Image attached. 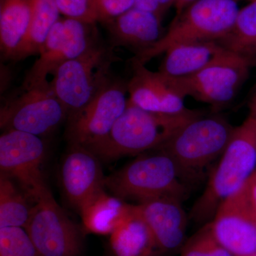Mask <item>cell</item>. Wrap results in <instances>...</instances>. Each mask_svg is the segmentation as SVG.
Returning a JSON list of instances; mask_svg holds the SVG:
<instances>
[{"label":"cell","mask_w":256,"mask_h":256,"mask_svg":"<svg viewBox=\"0 0 256 256\" xmlns=\"http://www.w3.org/2000/svg\"><path fill=\"white\" fill-rule=\"evenodd\" d=\"M182 178L174 160L158 151L139 156L106 178L105 186L122 200L141 203L160 197H172L182 201L188 194Z\"/></svg>","instance_id":"obj_3"},{"label":"cell","mask_w":256,"mask_h":256,"mask_svg":"<svg viewBox=\"0 0 256 256\" xmlns=\"http://www.w3.org/2000/svg\"><path fill=\"white\" fill-rule=\"evenodd\" d=\"M239 10L236 0H197L176 15L156 44L134 58L146 64L175 45L217 42L233 28Z\"/></svg>","instance_id":"obj_4"},{"label":"cell","mask_w":256,"mask_h":256,"mask_svg":"<svg viewBox=\"0 0 256 256\" xmlns=\"http://www.w3.org/2000/svg\"><path fill=\"white\" fill-rule=\"evenodd\" d=\"M255 62L224 50L197 73L184 78H169L183 97L190 96L214 108H220L234 100Z\"/></svg>","instance_id":"obj_7"},{"label":"cell","mask_w":256,"mask_h":256,"mask_svg":"<svg viewBox=\"0 0 256 256\" xmlns=\"http://www.w3.org/2000/svg\"><path fill=\"white\" fill-rule=\"evenodd\" d=\"M0 256H42L26 229L0 228Z\"/></svg>","instance_id":"obj_25"},{"label":"cell","mask_w":256,"mask_h":256,"mask_svg":"<svg viewBox=\"0 0 256 256\" xmlns=\"http://www.w3.org/2000/svg\"><path fill=\"white\" fill-rule=\"evenodd\" d=\"M132 68V77L128 82L130 104L156 114H178L188 110L184 97L173 86L169 77L152 72L134 58Z\"/></svg>","instance_id":"obj_15"},{"label":"cell","mask_w":256,"mask_h":256,"mask_svg":"<svg viewBox=\"0 0 256 256\" xmlns=\"http://www.w3.org/2000/svg\"><path fill=\"white\" fill-rule=\"evenodd\" d=\"M250 1H252V0H250Z\"/></svg>","instance_id":"obj_34"},{"label":"cell","mask_w":256,"mask_h":256,"mask_svg":"<svg viewBox=\"0 0 256 256\" xmlns=\"http://www.w3.org/2000/svg\"><path fill=\"white\" fill-rule=\"evenodd\" d=\"M249 116L256 120V86L255 92H254V96H252L250 102V114H249Z\"/></svg>","instance_id":"obj_32"},{"label":"cell","mask_w":256,"mask_h":256,"mask_svg":"<svg viewBox=\"0 0 256 256\" xmlns=\"http://www.w3.org/2000/svg\"><path fill=\"white\" fill-rule=\"evenodd\" d=\"M174 5V0H134L133 6L152 13L162 18Z\"/></svg>","instance_id":"obj_29"},{"label":"cell","mask_w":256,"mask_h":256,"mask_svg":"<svg viewBox=\"0 0 256 256\" xmlns=\"http://www.w3.org/2000/svg\"><path fill=\"white\" fill-rule=\"evenodd\" d=\"M68 114L50 86H22L2 106L0 127L3 131H22L42 137L54 131Z\"/></svg>","instance_id":"obj_9"},{"label":"cell","mask_w":256,"mask_h":256,"mask_svg":"<svg viewBox=\"0 0 256 256\" xmlns=\"http://www.w3.org/2000/svg\"><path fill=\"white\" fill-rule=\"evenodd\" d=\"M181 202L172 197H160L134 205L150 229L158 248L175 250L184 240L188 220Z\"/></svg>","instance_id":"obj_16"},{"label":"cell","mask_w":256,"mask_h":256,"mask_svg":"<svg viewBox=\"0 0 256 256\" xmlns=\"http://www.w3.org/2000/svg\"><path fill=\"white\" fill-rule=\"evenodd\" d=\"M181 256H233L216 239L210 224L188 242Z\"/></svg>","instance_id":"obj_26"},{"label":"cell","mask_w":256,"mask_h":256,"mask_svg":"<svg viewBox=\"0 0 256 256\" xmlns=\"http://www.w3.org/2000/svg\"><path fill=\"white\" fill-rule=\"evenodd\" d=\"M45 156L40 136L18 130L3 131L0 136V174L18 182L34 202L50 192L42 172Z\"/></svg>","instance_id":"obj_10"},{"label":"cell","mask_w":256,"mask_h":256,"mask_svg":"<svg viewBox=\"0 0 256 256\" xmlns=\"http://www.w3.org/2000/svg\"><path fill=\"white\" fill-rule=\"evenodd\" d=\"M217 42L225 50L256 60V0L239 10L233 28Z\"/></svg>","instance_id":"obj_23"},{"label":"cell","mask_w":256,"mask_h":256,"mask_svg":"<svg viewBox=\"0 0 256 256\" xmlns=\"http://www.w3.org/2000/svg\"><path fill=\"white\" fill-rule=\"evenodd\" d=\"M60 14L55 0H34L33 14L28 34L13 62L38 54L50 30L60 18Z\"/></svg>","instance_id":"obj_22"},{"label":"cell","mask_w":256,"mask_h":256,"mask_svg":"<svg viewBox=\"0 0 256 256\" xmlns=\"http://www.w3.org/2000/svg\"><path fill=\"white\" fill-rule=\"evenodd\" d=\"M161 21L156 14L132 6L106 24L112 47H126L138 55L151 48L163 36Z\"/></svg>","instance_id":"obj_17"},{"label":"cell","mask_w":256,"mask_h":256,"mask_svg":"<svg viewBox=\"0 0 256 256\" xmlns=\"http://www.w3.org/2000/svg\"><path fill=\"white\" fill-rule=\"evenodd\" d=\"M34 0H0V50L2 56L13 60L28 34Z\"/></svg>","instance_id":"obj_19"},{"label":"cell","mask_w":256,"mask_h":256,"mask_svg":"<svg viewBox=\"0 0 256 256\" xmlns=\"http://www.w3.org/2000/svg\"><path fill=\"white\" fill-rule=\"evenodd\" d=\"M110 245L117 256H149L156 244L142 217L134 205L127 218L110 235Z\"/></svg>","instance_id":"obj_20"},{"label":"cell","mask_w":256,"mask_h":256,"mask_svg":"<svg viewBox=\"0 0 256 256\" xmlns=\"http://www.w3.org/2000/svg\"><path fill=\"white\" fill-rule=\"evenodd\" d=\"M250 198L256 216V171L248 181Z\"/></svg>","instance_id":"obj_30"},{"label":"cell","mask_w":256,"mask_h":256,"mask_svg":"<svg viewBox=\"0 0 256 256\" xmlns=\"http://www.w3.org/2000/svg\"><path fill=\"white\" fill-rule=\"evenodd\" d=\"M116 60L112 47L99 40L84 54L58 67L50 85L68 114L86 106L112 80Z\"/></svg>","instance_id":"obj_6"},{"label":"cell","mask_w":256,"mask_h":256,"mask_svg":"<svg viewBox=\"0 0 256 256\" xmlns=\"http://www.w3.org/2000/svg\"><path fill=\"white\" fill-rule=\"evenodd\" d=\"M252 256H256V254H254V255H252Z\"/></svg>","instance_id":"obj_33"},{"label":"cell","mask_w":256,"mask_h":256,"mask_svg":"<svg viewBox=\"0 0 256 256\" xmlns=\"http://www.w3.org/2000/svg\"><path fill=\"white\" fill-rule=\"evenodd\" d=\"M98 22L108 23L134 6V0H96Z\"/></svg>","instance_id":"obj_28"},{"label":"cell","mask_w":256,"mask_h":256,"mask_svg":"<svg viewBox=\"0 0 256 256\" xmlns=\"http://www.w3.org/2000/svg\"><path fill=\"white\" fill-rule=\"evenodd\" d=\"M100 161L88 148L69 144L60 166V184L67 200L79 213L106 192Z\"/></svg>","instance_id":"obj_14"},{"label":"cell","mask_w":256,"mask_h":256,"mask_svg":"<svg viewBox=\"0 0 256 256\" xmlns=\"http://www.w3.org/2000/svg\"><path fill=\"white\" fill-rule=\"evenodd\" d=\"M197 0H174V6L176 11V15L180 14L184 10Z\"/></svg>","instance_id":"obj_31"},{"label":"cell","mask_w":256,"mask_h":256,"mask_svg":"<svg viewBox=\"0 0 256 256\" xmlns=\"http://www.w3.org/2000/svg\"><path fill=\"white\" fill-rule=\"evenodd\" d=\"M256 171V120L248 116L234 130L206 190L192 208V218L204 222L214 216L220 204L240 190Z\"/></svg>","instance_id":"obj_2"},{"label":"cell","mask_w":256,"mask_h":256,"mask_svg":"<svg viewBox=\"0 0 256 256\" xmlns=\"http://www.w3.org/2000/svg\"><path fill=\"white\" fill-rule=\"evenodd\" d=\"M200 114V111L188 109L178 114H156L128 100L127 108L108 134L87 148L104 162L156 150Z\"/></svg>","instance_id":"obj_1"},{"label":"cell","mask_w":256,"mask_h":256,"mask_svg":"<svg viewBox=\"0 0 256 256\" xmlns=\"http://www.w3.org/2000/svg\"><path fill=\"white\" fill-rule=\"evenodd\" d=\"M131 205L104 192L80 212L84 228L92 233L111 235L127 218Z\"/></svg>","instance_id":"obj_21"},{"label":"cell","mask_w":256,"mask_h":256,"mask_svg":"<svg viewBox=\"0 0 256 256\" xmlns=\"http://www.w3.org/2000/svg\"><path fill=\"white\" fill-rule=\"evenodd\" d=\"M235 128L220 116L200 114L156 149L168 154L178 165L182 178L200 174L222 156Z\"/></svg>","instance_id":"obj_5"},{"label":"cell","mask_w":256,"mask_h":256,"mask_svg":"<svg viewBox=\"0 0 256 256\" xmlns=\"http://www.w3.org/2000/svg\"><path fill=\"white\" fill-rule=\"evenodd\" d=\"M248 181L220 204L210 223L216 239L233 256L256 254V216Z\"/></svg>","instance_id":"obj_13"},{"label":"cell","mask_w":256,"mask_h":256,"mask_svg":"<svg viewBox=\"0 0 256 256\" xmlns=\"http://www.w3.org/2000/svg\"><path fill=\"white\" fill-rule=\"evenodd\" d=\"M64 18L95 24L98 22L96 0H55Z\"/></svg>","instance_id":"obj_27"},{"label":"cell","mask_w":256,"mask_h":256,"mask_svg":"<svg viewBox=\"0 0 256 256\" xmlns=\"http://www.w3.org/2000/svg\"><path fill=\"white\" fill-rule=\"evenodd\" d=\"M12 178L0 174V228H24L31 215L32 207L26 192H22Z\"/></svg>","instance_id":"obj_24"},{"label":"cell","mask_w":256,"mask_h":256,"mask_svg":"<svg viewBox=\"0 0 256 256\" xmlns=\"http://www.w3.org/2000/svg\"><path fill=\"white\" fill-rule=\"evenodd\" d=\"M224 50L216 41L175 45L165 52L159 72L172 78L190 76L204 68Z\"/></svg>","instance_id":"obj_18"},{"label":"cell","mask_w":256,"mask_h":256,"mask_svg":"<svg viewBox=\"0 0 256 256\" xmlns=\"http://www.w3.org/2000/svg\"><path fill=\"white\" fill-rule=\"evenodd\" d=\"M94 28V24L60 18L48 33L38 58L25 76L22 86H52L50 84L60 65L84 54L99 41Z\"/></svg>","instance_id":"obj_8"},{"label":"cell","mask_w":256,"mask_h":256,"mask_svg":"<svg viewBox=\"0 0 256 256\" xmlns=\"http://www.w3.org/2000/svg\"><path fill=\"white\" fill-rule=\"evenodd\" d=\"M24 228L42 256H78L82 254V228L66 214L50 192L35 202Z\"/></svg>","instance_id":"obj_11"},{"label":"cell","mask_w":256,"mask_h":256,"mask_svg":"<svg viewBox=\"0 0 256 256\" xmlns=\"http://www.w3.org/2000/svg\"><path fill=\"white\" fill-rule=\"evenodd\" d=\"M128 82L112 80L89 104L67 118L66 138L69 144L88 146L110 132L127 108Z\"/></svg>","instance_id":"obj_12"}]
</instances>
